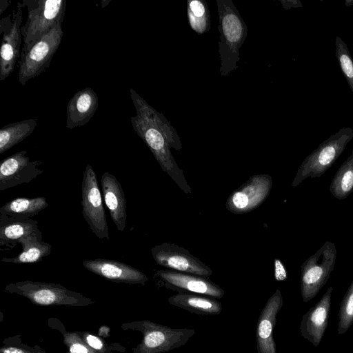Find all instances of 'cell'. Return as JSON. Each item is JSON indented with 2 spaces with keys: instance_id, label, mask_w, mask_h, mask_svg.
Listing matches in <instances>:
<instances>
[{
  "instance_id": "24",
  "label": "cell",
  "mask_w": 353,
  "mask_h": 353,
  "mask_svg": "<svg viewBox=\"0 0 353 353\" xmlns=\"http://www.w3.org/2000/svg\"><path fill=\"white\" fill-rule=\"evenodd\" d=\"M36 119H30L9 123L0 129V154L29 137L37 126Z\"/></svg>"
},
{
  "instance_id": "5",
  "label": "cell",
  "mask_w": 353,
  "mask_h": 353,
  "mask_svg": "<svg viewBox=\"0 0 353 353\" xmlns=\"http://www.w3.org/2000/svg\"><path fill=\"white\" fill-rule=\"evenodd\" d=\"M337 251L334 243L327 241L301 266V294L303 302L312 300L329 279L334 268Z\"/></svg>"
},
{
  "instance_id": "10",
  "label": "cell",
  "mask_w": 353,
  "mask_h": 353,
  "mask_svg": "<svg viewBox=\"0 0 353 353\" xmlns=\"http://www.w3.org/2000/svg\"><path fill=\"white\" fill-rule=\"evenodd\" d=\"M21 4L12 14L1 18L0 33L2 35L0 52V81H3L13 72L17 59L21 57L20 46L22 39Z\"/></svg>"
},
{
  "instance_id": "11",
  "label": "cell",
  "mask_w": 353,
  "mask_h": 353,
  "mask_svg": "<svg viewBox=\"0 0 353 353\" xmlns=\"http://www.w3.org/2000/svg\"><path fill=\"white\" fill-rule=\"evenodd\" d=\"M272 184V178L268 174L251 176L230 194L225 203L226 208L234 214H245L254 210L268 198Z\"/></svg>"
},
{
  "instance_id": "22",
  "label": "cell",
  "mask_w": 353,
  "mask_h": 353,
  "mask_svg": "<svg viewBox=\"0 0 353 353\" xmlns=\"http://www.w3.org/2000/svg\"><path fill=\"white\" fill-rule=\"evenodd\" d=\"M19 244L22 246L21 253L12 258L3 257L1 261L15 264L34 263L41 261L51 253L52 245L42 240V233L39 230L22 238Z\"/></svg>"
},
{
  "instance_id": "12",
  "label": "cell",
  "mask_w": 353,
  "mask_h": 353,
  "mask_svg": "<svg viewBox=\"0 0 353 353\" xmlns=\"http://www.w3.org/2000/svg\"><path fill=\"white\" fill-rule=\"evenodd\" d=\"M155 262L170 270L208 277L212 270L188 250L176 244L163 243L151 249Z\"/></svg>"
},
{
  "instance_id": "30",
  "label": "cell",
  "mask_w": 353,
  "mask_h": 353,
  "mask_svg": "<svg viewBox=\"0 0 353 353\" xmlns=\"http://www.w3.org/2000/svg\"><path fill=\"white\" fill-rule=\"evenodd\" d=\"M70 353H90L91 351L80 341H73L70 345Z\"/></svg>"
},
{
  "instance_id": "14",
  "label": "cell",
  "mask_w": 353,
  "mask_h": 353,
  "mask_svg": "<svg viewBox=\"0 0 353 353\" xmlns=\"http://www.w3.org/2000/svg\"><path fill=\"white\" fill-rule=\"evenodd\" d=\"M27 151L17 152L1 161L0 190L28 183L43 173L41 161H31Z\"/></svg>"
},
{
  "instance_id": "32",
  "label": "cell",
  "mask_w": 353,
  "mask_h": 353,
  "mask_svg": "<svg viewBox=\"0 0 353 353\" xmlns=\"http://www.w3.org/2000/svg\"><path fill=\"white\" fill-rule=\"evenodd\" d=\"M281 3L282 4V6L285 10H289L292 8H300L303 6L301 2L299 0L281 1Z\"/></svg>"
},
{
  "instance_id": "16",
  "label": "cell",
  "mask_w": 353,
  "mask_h": 353,
  "mask_svg": "<svg viewBox=\"0 0 353 353\" xmlns=\"http://www.w3.org/2000/svg\"><path fill=\"white\" fill-rule=\"evenodd\" d=\"M283 304L280 290L268 299L260 313L256 330V350L258 353H276L273 331L276 316Z\"/></svg>"
},
{
  "instance_id": "27",
  "label": "cell",
  "mask_w": 353,
  "mask_h": 353,
  "mask_svg": "<svg viewBox=\"0 0 353 353\" xmlns=\"http://www.w3.org/2000/svg\"><path fill=\"white\" fill-rule=\"evenodd\" d=\"M336 57L341 70L353 93V59L347 44L340 37H336Z\"/></svg>"
},
{
  "instance_id": "25",
  "label": "cell",
  "mask_w": 353,
  "mask_h": 353,
  "mask_svg": "<svg viewBox=\"0 0 353 353\" xmlns=\"http://www.w3.org/2000/svg\"><path fill=\"white\" fill-rule=\"evenodd\" d=\"M329 190L339 200L345 199L353 191V150L341 164L332 179Z\"/></svg>"
},
{
  "instance_id": "31",
  "label": "cell",
  "mask_w": 353,
  "mask_h": 353,
  "mask_svg": "<svg viewBox=\"0 0 353 353\" xmlns=\"http://www.w3.org/2000/svg\"><path fill=\"white\" fill-rule=\"evenodd\" d=\"M88 344L95 350H101L103 348V343L101 339L94 335L88 334L86 336Z\"/></svg>"
},
{
  "instance_id": "33",
  "label": "cell",
  "mask_w": 353,
  "mask_h": 353,
  "mask_svg": "<svg viewBox=\"0 0 353 353\" xmlns=\"http://www.w3.org/2000/svg\"><path fill=\"white\" fill-rule=\"evenodd\" d=\"M1 353H33L27 351L23 348H19L15 347H4L1 350Z\"/></svg>"
},
{
  "instance_id": "4",
  "label": "cell",
  "mask_w": 353,
  "mask_h": 353,
  "mask_svg": "<svg viewBox=\"0 0 353 353\" xmlns=\"http://www.w3.org/2000/svg\"><path fill=\"white\" fill-rule=\"evenodd\" d=\"M352 139L353 130L344 127L325 140L303 161L292 187H297L307 178L321 176L338 159Z\"/></svg>"
},
{
  "instance_id": "17",
  "label": "cell",
  "mask_w": 353,
  "mask_h": 353,
  "mask_svg": "<svg viewBox=\"0 0 353 353\" xmlns=\"http://www.w3.org/2000/svg\"><path fill=\"white\" fill-rule=\"evenodd\" d=\"M83 265L90 272L114 282L144 285L148 281L146 275L139 270L115 260H84Z\"/></svg>"
},
{
  "instance_id": "6",
  "label": "cell",
  "mask_w": 353,
  "mask_h": 353,
  "mask_svg": "<svg viewBox=\"0 0 353 353\" xmlns=\"http://www.w3.org/2000/svg\"><path fill=\"white\" fill-rule=\"evenodd\" d=\"M62 21L43 35L28 50L21 52L19 61V82L24 85L50 65L63 37Z\"/></svg>"
},
{
  "instance_id": "15",
  "label": "cell",
  "mask_w": 353,
  "mask_h": 353,
  "mask_svg": "<svg viewBox=\"0 0 353 353\" xmlns=\"http://www.w3.org/2000/svg\"><path fill=\"white\" fill-rule=\"evenodd\" d=\"M333 288L329 287L321 299L303 316L300 325L302 336L318 347L327 327Z\"/></svg>"
},
{
  "instance_id": "7",
  "label": "cell",
  "mask_w": 353,
  "mask_h": 353,
  "mask_svg": "<svg viewBox=\"0 0 353 353\" xmlns=\"http://www.w3.org/2000/svg\"><path fill=\"white\" fill-rule=\"evenodd\" d=\"M6 291L20 294L40 305H84L93 303L81 294L57 283L20 281L8 285Z\"/></svg>"
},
{
  "instance_id": "18",
  "label": "cell",
  "mask_w": 353,
  "mask_h": 353,
  "mask_svg": "<svg viewBox=\"0 0 353 353\" xmlns=\"http://www.w3.org/2000/svg\"><path fill=\"white\" fill-rule=\"evenodd\" d=\"M101 184L102 196L110 217L117 230L122 232L125 229L127 221V205L122 186L108 172L103 173Z\"/></svg>"
},
{
  "instance_id": "2",
  "label": "cell",
  "mask_w": 353,
  "mask_h": 353,
  "mask_svg": "<svg viewBox=\"0 0 353 353\" xmlns=\"http://www.w3.org/2000/svg\"><path fill=\"white\" fill-rule=\"evenodd\" d=\"M220 33L219 54L220 74L225 77L237 68L240 49L245 40L248 27L232 0H216Z\"/></svg>"
},
{
  "instance_id": "19",
  "label": "cell",
  "mask_w": 353,
  "mask_h": 353,
  "mask_svg": "<svg viewBox=\"0 0 353 353\" xmlns=\"http://www.w3.org/2000/svg\"><path fill=\"white\" fill-rule=\"evenodd\" d=\"M99 106L97 93L90 88L77 92L66 108V127L73 129L85 125L94 116Z\"/></svg>"
},
{
  "instance_id": "1",
  "label": "cell",
  "mask_w": 353,
  "mask_h": 353,
  "mask_svg": "<svg viewBox=\"0 0 353 353\" xmlns=\"http://www.w3.org/2000/svg\"><path fill=\"white\" fill-rule=\"evenodd\" d=\"M130 97L137 115L131 117L133 129L145 142L154 158L170 178L185 194L191 193L183 171L178 166L170 148H182L180 137L164 115L150 105L132 88Z\"/></svg>"
},
{
  "instance_id": "3",
  "label": "cell",
  "mask_w": 353,
  "mask_h": 353,
  "mask_svg": "<svg viewBox=\"0 0 353 353\" xmlns=\"http://www.w3.org/2000/svg\"><path fill=\"white\" fill-rule=\"evenodd\" d=\"M65 0H23V7L28 9L26 23L21 32L23 41L21 52L28 50L43 35L59 21L63 20Z\"/></svg>"
},
{
  "instance_id": "13",
  "label": "cell",
  "mask_w": 353,
  "mask_h": 353,
  "mask_svg": "<svg viewBox=\"0 0 353 353\" xmlns=\"http://www.w3.org/2000/svg\"><path fill=\"white\" fill-rule=\"evenodd\" d=\"M159 284L178 293L205 295L221 299L224 290L208 277L200 276L170 270H159L154 273Z\"/></svg>"
},
{
  "instance_id": "34",
  "label": "cell",
  "mask_w": 353,
  "mask_h": 353,
  "mask_svg": "<svg viewBox=\"0 0 353 353\" xmlns=\"http://www.w3.org/2000/svg\"><path fill=\"white\" fill-rule=\"evenodd\" d=\"M9 6V3L8 0H1L0 1V14L1 15L5 10Z\"/></svg>"
},
{
  "instance_id": "28",
  "label": "cell",
  "mask_w": 353,
  "mask_h": 353,
  "mask_svg": "<svg viewBox=\"0 0 353 353\" xmlns=\"http://www.w3.org/2000/svg\"><path fill=\"white\" fill-rule=\"evenodd\" d=\"M353 325V281L340 305L337 334L345 333Z\"/></svg>"
},
{
  "instance_id": "9",
  "label": "cell",
  "mask_w": 353,
  "mask_h": 353,
  "mask_svg": "<svg viewBox=\"0 0 353 353\" xmlns=\"http://www.w3.org/2000/svg\"><path fill=\"white\" fill-rule=\"evenodd\" d=\"M137 327L143 334L137 353H163L185 345L196 333L194 329L171 328L150 321L137 323Z\"/></svg>"
},
{
  "instance_id": "23",
  "label": "cell",
  "mask_w": 353,
  "mask_h": 353,
  "mask_svg": "<svg viewBox=\"0 0 353 353\" xmlns=\"http://www.w3.org/2000/svg\"><path fill=\"white\" fill-rule=\"evenodd\" d=\"M48 206L44 196L34 198H16L0 208V214H4L17 220H27L38 214Z\"/></svg>"
},
{
  "instance_id": "26",
  "label": "cell",
  "mask_w": 353,
  "mask_h": 353,
  "mask_svg": "<svg viewBox=\"0 0 353 353\" xmlns=\"http://www.w3.org/2000/svg\"><path fill=\"white\" fill-rule=\"evenodd\" d=\"M187 16L189 25L198 34L210 28V14L208 3L203 0H188Z\"/></svg>"
},
{
  "instance_id": "20",
  "label": "cell",
  "mask_w": 353,
  "mask_h": 353,
  "mask_svg": "<svg viewBox=\"0 0 353 353\" xmlns=\"http://www.w3.org/2000/svg\"><path fill=\"white\" fill-rule=\"evenodd\" d=\"M38 222L33 219L17 220L0 214V249L10 250L23 237L37 231Z\"/></svg>"
},
{
  "instance_id": "29",
  "label": "cell",
  "mask_w": 353,
  "mask_h": 353,
  "mask_svg": "<svg viewBox=\"0 0 353 353\" xmlns=\"http://www.w3.org/2000/svg\"><path fill=\"white\" fill-rule=\"evenodd\" d=\"M274 275L277 281H284L288 279L287 270L279 259H275L274 261Z\"/></svg>"
},
{
  "instance_id": "8",
  "label": "cell",
  "mask_w": 353,
  "mask_h": 353,
  "mask_svg": "<svg viewBox=\"0 0 353 353\" xmlns=\"http://www.w3.org/2000/svg\"><path fill=\"white\" fill-rule=\"evenodd\" d=\"M81 206L83 217L99 239L110 240L106 215L96 173L88 164L83 173Z\"/></svg>"
},
{
  "instance_id": "21",
  "label": "cell",
  "mask_w": 353,
  "mask_h": 353,
  "mask_svg": "<svg viewBox=\"0 0 353 353\" xmlns=\"http://www.w3.org/2000/svg\"><path fill=\"white\" fill-rule=\"evenodd\" d=\"M168 303L201 316L218 315L223 310L221 303L215 298L198 294L177 293L168 298Z\"/></svg>"
}]
</instances>
